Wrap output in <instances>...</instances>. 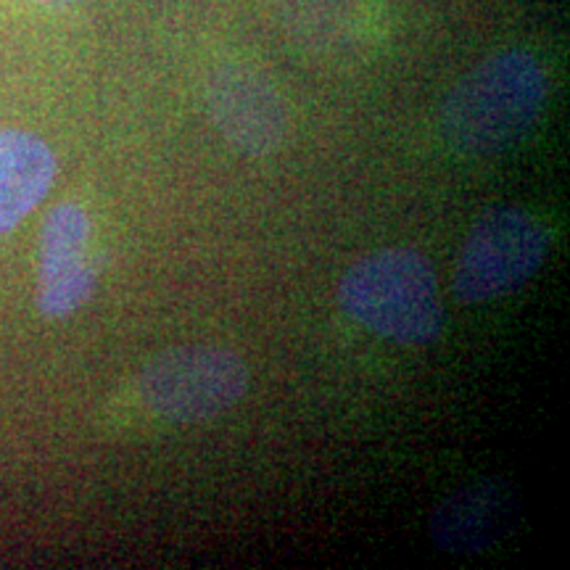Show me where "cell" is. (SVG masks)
<instances>
[{
  "instance_id": "6da1fadb",
  "label": "cell",
  "mask_w": 570,
  "mask_h": 570,
  "mask_svg": "<svg viewBox=\"0 0 570 570\" xmlns=\"http://www.w3.org/2000/svg\"><path fill=\"white\" fill-rule=\"evenodd\" d=\"M550 98V77L531 51L510 48L483 59L449 90L439 130L454 151L504 154L539 122Z\"/></svg>"
},
{
  "instance_id": "7a4b0ae2",
  "label": "cell",
  "mask_w": 570,
  "mask_h": 570,
  "mask_svg": "<svg viewBox=\"0 0 570 570\" xmlns=\"http://www.w3.org/2000/svg\"><path fill=\"white\" fill-rule=\"evenodd\" d=\"M336 298L354 323L399 346L433 344L444 327L436 269L407 246L381 248L348 265Z\"/></svg>"
},
{
  "instance_id": "3957f363",
  "label": "cell",
  "mask_w": 570,
  "mask_h": 570,
  "mask_svg": "<svg viewBox=\"0 0 570 570\" xmlns=\"http://www.w3.org/2000/svg\"><path fill=\"white\" fill-rule=\"evenodd\" d=\"M246 360L227 346L188 344L156 354L138 375V394L156 417L194 425L225 415L248 394Z\"/></svg>"
},
{
  "instance_id": "277c9868",
  "label": "cell",
  "mask_w": 570,
  "mask_h": 570,
  "mask_svg": "<svg viewBox=\"0 0 570 570\" xmlns=\"http://www.w3.org/2000/svg\"><path fill=\"white\" fill-rule=\"evenodd\" d=\"M550 230L520 206H494L475 219L454 269V296L487 304L523 288L550 254Z\"/></svg>"
},
{
  "instance_id": "5b68a950",
  "label": "cell",
  "mask_w": 570,
  "mask_h": 570,
  "mask_svg": "<svg viewBox=\"0 0 570 570\" xmlns=\"http://www.w3.org/2000/svg\"><path fill=\"white\" fill-rule=\"evenodd\" d=\"M204 98L212 125L235 154L267 159L288 140V104L269 75L254 63L219 61L206 77Z\"/></svg>"
},
{
  "instance_id": "8992f818",
  "label": "cell",
  "mask_w": 570,
  "mask_h": 570,
  "mask_svg": "<svg viewBox=\"0 0 570 570\" xmlns=\"http://www.w3.org/2000/svg\"><path fill=\"white\" fill-rule=\"evenodd\" d=\"M90 217L80 204H59L48 212L40 233L38 309L48 320L80 312L96 294L98 275L88 259Z\"/></svg>"
},
{
  "instance_id": "52a82bcc",
  "label": "cell",
  "mask_w": 570,
  "mask_h": 570,
  "mask_svg": "<svg viewBox=\"0 0 570 570\" xmlns=\"http://www.w3.org/2000/svg\"><path fill=\"white\" fill-rule=\"evenodd\" d=\"M520 523L518 491L502 479H479L441 499L431 512V541L454 558H475Z\"/></svg>"
},
{
  "instance_id": "ba28073f",
  "label": "cell",
  "mask_w": 570,
  "mask_h": 570,
  "mask_svg": "<svg viewBox=\"0 0 570 570\" xmlns=\"http://www.w3.org/2000/svg\"><path fill=\"white\" fill-rule=\"evenodd\" d=\"M285 32L312 53L367 51L383 30V0H283Z\"/></svg>"
},
{
  "instance_id": "9c48e42d",
  "label": "cell",
  "mask_w": 570,
  "mask_h": 570,
  "mask_svg": "<svg viewBox=\"0 0 570 570\" xmlns=\"http://www.w3.org/2000/svg\"><path fill=\"white\" fill-rule=\"evenodd\" d=\"M56 156L35 132L0 130V235L11 233L51 194Z\"/></svg>"
},
{
  "instance_id": "30bf717a",
  "label": "cell",
  "mask_w": 570,
  "mask_h": 570,
  "mask_svg": "<svg viewBox=\"0 0 570 570\" xmlns=\"http://www.w3.org/2000/svg\"><path fill=\"white\" fill-rule=\"evenodd\" d=\"M32 3L51 6V9H63V6H75V3H80V0H32Z\"/></svg>"
}]
</instances>
